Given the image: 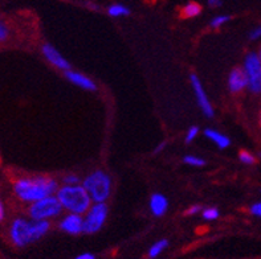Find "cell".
<instances>
[{
    "instance_id": "obj_13",
    "label": "cell",
    "mask_w": 261,
    "mask_h": 259,
    "mask_svg": "<svg viewBox=\"0 0 261 259\" xmlns=\"http://www.w3.org/2000/svg\"><path fill=\"white\" fill-rule=\"evenodd\" d=\"M150 212L152 216L155 217H162L167 213L169 210V200L167 197L162 193H154L150 197Z\"/></svg>"
},
{
    "instance_id": "obj_17",
    "label": "cell",
    "mask_w": 261,
    "mask_h": 259,
    "mask_svg": "<svg viewBox=\"0 0 261 259\" xmlns=\"http://www.w3.org/2000/svg\"><path fill=\"white\" fill-rule=\"evenodd\" d=\"M108 15L112 17H123V16H129L130 10L123 4H112V6L108 8Z\"/></svg>"
},
{
    "instance_id": "obj_25",
    "label": "cell",
    "mask_w": 261,
    "mask_h": 259,
    "mask_svg": "<svg viewBox=\"0 0 261 259\" xmlns=\"http://www.w3.org/2000/svg\"><path fill=\"white\" fill-rule=\"evenodd\" d=\"M249 212H251L252 216L261 218V200L256 201V203L252 204L251 207H249Z\"/></svg>"
},
{
    "instance_id": "obj_5",
    "label": "cell",
    "mask_w": 261,
    "mask_h": 259,
    "mask_svg": "<svg viewBox=\"0 0 261 259\" xmlns=\"http://www.w3.org/2000/svg\"><path fill=\"white\" fill-rule=\"evenodd\" d=\"M63 205L59 201L57 196L44 197L41 200L30 204L27 213L31 220H48L56 218L63 212Z\"/></svg>"
},
{
    "instance_id": "obj_21",
    "label": "cell",
    "mask_w": 261,
    "mask_h": 259,
    "mask_svg": "<svg viewBox=\"0 0 261 259\" xmlns=\"http://www.w3.org/2000/svg\"><path fill=\"white\" fill-rule=\"evenodd\" d=\"M239 160L242 161L243 164L247 165L256 164V156L249 151H247V150H242V151L239 152Z\"/></svg>"
},
{
    "instance_id": "obj_27",
    "label": "cell",
    "mask_w": 261,
    "mask_h": 259,
    "mask_svg": "<svg viewBox=\"0 0 261 259\" xmlns=\"http://www.w3.org/2000/svg\"><path fill=\"white\" fill-rule=\"evenodd\" d=\"M249 39H251L252 41H256V40L261 39V25L256 26L255 30L249 33Z\"/></svg>"
},
{
    "instance_id": "obj_14",
    "label": "cell",
    "mask_w": 261,
    "mask_h": 259,
    "mask_svg": "<svg viewBox=\"0 0 261 259\" xmlns=\"http://www.w3.org/2000/svg\"><path fill=\"white\" fill-rule=\"evenodd\" d=\"M203 134H204L205 138H208L210 140H211L214 145L218 146L220 150L228 148L229 146H231V139H229L227 135L219 132L218 130H214V128H205Z\"/></svg>"
},
{
    "instance_id": "obj_18",
    "label": "cell",
    "mask_w": 261,
    "mask_h": 259,
    "mask_svg": "<svg viewBox=\"0 0 261 259\" xmlns=\"http://www.w3.org/2000/svg\"><path fill=\"white\" fill-rule=\"evenodd\" d=\"M183 163L191 165V167H203L205 164V160L200 156H196V155H186L183 158Z\"/></svg>"
},
{
    "instance_id": "obj_2",
    "label": "cell",
    "mask_w": 261,
    "mask_h": 259,
    "mask_svg": "<svg viewBox=\"0 0 261 259\" xmlns=\"http://www.w3.org/2000/svg\"><path fill=\"white\" fill-rule=\"evenodd\" d=\"M50 230V221L27 220L16 217L8 226V238L13 246L25 247L31 243L41 240Z\"/></svg>"
},
{
    "instance_id": "obj_30",
    "label": "cell",
    "mask_w": 261,
    "mask_h": 259,
    "mask_svg": "<svg viewBox=\"0 0 261 259\" xmlns=\"http://www.w3.org/2000/svg\"><path fill=\"white\" fill-rule=\"evenodd\" d=\"M207 4L211 8H218V7L222 6V0H207Z\"/></svg>"
},
{
    "instance_id": "obj_7",
    "label": "cell",
    "mask_w": 261,
    "mask_h": 259,
    "mask_svg": "<svg viewBox=\"0 0 261 259\" xmlns=\"http://www.w3.org/2000/svg\"><path fill=\"white\" fill-rule=\"evenodd\" d=\"M243 69L248 81V92L253 95L261 94V60L257 52H249L244 59Z\"/></svg>"
},
{
    "instance_id": "obj_29",
    "label": "cell",
    "mask_w": 261,
    "mask_h": 259,
    "mask_svg": "<svg viewBox=\"0 0 261 259\" xmlns=\"http://www.w3.org/2000/svg\"><path fill=\"white\" fill-rule=\"evenodd\" d=\"M4 218H6V208H4V204L0 198V222H3Z\"/></svg>"
},
{
    "instance_id": "obj_32",
    "label": "cell",
    "mask_w": 261,
    "mask_h": 259,
    "mask_svg": "<svg viewBox=\"0 0 261 259\" xmlns=\"http://www.w3.org/2000/svg\"><path fill=\"white\" fill-rule=\"evenodd\" d=\"M258 125H260V128H261V110L260 112H258Z\"/></svg>"
},
{
    "instance_id": "obj_19",
    "label": "cell",
    "mask_w": 261,
    "mask_h": 259,
    "mask_svg": "<svg viewBox=\"0 0 261 259\" xmlns=\"http://www.w3.org/2000/svg\"><path fill=\"white\" fill-rule=\"evenodd\" d=\"M219 216H220V212H219L218 208L208 207V208H203L202 210V217L207 221H215L218 220Z\"/></svg>"
},
{
    "instance_id": "obj_20",
    "label": "cell",
    "mask_w": 261,
    "mask_h": 259,
    "mask_svg": "<svg viewBox=\"0 0 261 259\" xmlns=\"http://www.w3.org/2000/svg\"><path fill=\"white\" fill-rule=\"evenodd\" d=\"M229 20H231V16H228V15H219L210 21V26L212 30H218V28H222L224 24L228 23Z\"/></svg>"
},
{
    "instance_id": "obj_10",
    "label": "cell",
    "mask_w": 261,
    "mask_h": 259,
    "mask_svg": "<svg viewBox=\"0 0 261 259\" xmlns=\"http://www.w3.org/2000/svg\"><path fill=\"white\" fill-rule=\"evenodd\" d=\"M60 230L70 236H79L84 233V216L76 213H68L59 222Z\"/></svg>"
},
{
    "instance_id": "obj_31",
    "label": "cell",
    "mask_w": 261,
    "mask_h": 259,
    "mask_svg": "<svg viewBox=\"0 0 261 259\" xmlns=\"http://www.w3.org/2000/svg\"><path fill=\"white\" fill-rule=\"evenodd\" d=\"M166 146H167V143H166V141H161V143H159V145L154 148V154H159V152H162L163 150L166 148Z\"/></svg>"
},
{
    "instance_id": "obj_4",
    "label": "cell",
    "mask_w": 261,
    "mask_h": 259,
    "mask_svg": "<svg viewBox=\"0 0 261 259\" xmlns=\"http://www.w3.org/2000/svg\"><path fill=\"white\" fill-rule=\"evenodd\" d=\"M93 203H106L112 193V177L102 169H96L89 174L81 183Z\"/></svg>"
},
{
    "instance_id": "obj_8",
    "label": "cell",
    "mask_w": 261,
    "mask_h": 259,
    "mask_svg": "<svg viewBox=\"0 0 261 259\" xmlns=\"http://www.w3.org/2000/svg\"><path fill=\"white\" fill-rule=\"evenodd\" d=\"M190 81H191V86L192 90H194V94H195V98L198 101L199 107L202 108L203 114L205 117H208V118H212L214 115H215V111H214V106H212L211 101H210L208 95L205 93L204 88H203L202 82H200V79L196 74L192 73L191 77H190Z\"/></svg>"
},
{
    "instance_id": "obj_24",
    "label": "cell",
    "mask_w": 261,
    "mask_h": 259,
    "mask_svg": "<svg viewBox=\"0 0 261 259\" xmlns=\"http://www.w3.org/2000/svg\"><path fill=\"white\" fill-rule=\"evenodd\" d=\"M81 183H83L81 177L76 174H68L63 177V184H66V185H76Z\"/></svg>"
},
{
    "instance_id": "obj_34",
    "label": "cell",
    "mask_w": 261,
    "mask_h": 259,
    "mask_svg": "<svg viewBox=\"0 0 261 259\" xmlns=\"http://www.w3.org/2000/svg\"><path fill=\"white\" fill-rule=\"evenodd\" d=\"M258 158H260V159H261V152H260V154H258Z\"/></svg>"
},
{
    "instance_id": "obj_28",
    "label": "cell",
    "mask_w": 261,
    "mask_h": 259,
    "mask_svg": "<svg viewBox=\"0 0 261 259\" xmlns=\"http://www.w3.org/2000/svg\"><path fill=\"white\" fill-rule=\"evenodd\" d=\"M74 259H96V255L92 253H83L80 254V255H77Z\"/></svg>"
},
{
    "instance_id": "obj_1",
    "label": "cell",
    "mask_w": 261,
    "mask_h": 259,
    "mask_svg": "<svg viewBox=\"0 0 261 259\" xmlns=\"http://www.w3.org/2000/svg\"><path fill=\"white\" fill-rule=\"evenodd\" d=\"M59 189L56 179L50 176H21L17 177L12 184L13 194L21 203L32 204L44 197L52 196Z\"/></svg>"
},
{
    "instance_id": "obj_23",
    "label": "cell",
    "mask_w": 261,
    "mask_h": 259,
    "mask_svg": "<svg viewBox=\"0 0 261 259\" xmlns=\"http://www.w3.org/2000/svg\"><path fill=\"white\" fill-rule=\"evenodd\" d=\"M198 135H199V127H198V126H191V127L187 130V132H186L185 141L187 143V145H190V143H192V141L195 140Z\"/></svg>"
},
{
    "instance_id": "obj_26",
    "label": "cell",
    "mask_w": 261,
    "mask_h": 259,
    "mask_svg": "<svg viewBox=\"0 0 261 259\" xmlns=\"http://www.w3.org/2000/svg\"><path fill=\"white\" fill-rule=\"evenodd\" d=\"M202 210H203V208L200 207V205H191L189 209L186 210L185 214L186 216H195V214L202 213Z\"/></svg>"
},
{
    "instance_id": "obj_6",
    "label": "cell",
    "mask_w": 261,
    "mask_h": 259,
    "mask_svg": "<svg viewBox=\"0 0 261 259\" xmlns=\"http://www.w3.org/2000/svg\"><path fill=\"white\" fill-rule=\"evenodd\" d=\"M109 208L106 203H93L84 214V233L94 234L102 229L108 220Z\"/></svg>"
},
{
    "instance_id": "obj_16",
    "label": "cell",
    "mask_w": 261,
    "mask_h": 259,
    "mask_svg": "<svg viewBox=\"0 0 261 259\" xmlns=\"http://www.w3.org/2000/svg\"><path fill=\"white\" fill-rule=\"evenodd\" d=\"M169 247V241L167 240H159L156 241L155 243H152L151 246H150L149 249V253H147V256H149L150 259H155L158 258L161 254L165 251L166 249Z\"/></svg>"
},
{
    "instance_id": "obj_9",
    "label": "cell",
    "mask_w": 261,
    "mask_h": 259,
    "mask_svg": "<svg viewBox=\"0 0 261 259\" xmlns=\"http://www.w3.org/2000/svg\"><path fill=\"white\" fill-rule=\"evenodd\" d=\"M41 53H43L44 59L53 66V68H56L59 70H66L70 69V64L69 61L65 59V57L59 52V50L49 43H44L41 45Z\"/></svg>"
},
{
    "instance_id": "obj_15",
    "label": "cell",
    "mask_w": 261,
    "mask_h": 259,
    "mask_svg": "<svg viewBox=\"0 0 261 259\" xmlns=\"http://www.w3.org/2000/svg\"><path fill=\"white\" fill-rule=\"evenodd\" d=\"M202 13V6L196 2H189L182 8V16L185 19H192V17L199 16Z\"/></svg>"
},
{
    "instance_id": "obj_11",
    "label": "cell",
    "mask_w": 261,
    "mask_h": 259,
    "mask_svg": "<svg viewBox=\"0 0 261 259\" xmlns=\"http://www.w3.org/2000/svg\"><path fill=\"white\" fill-rule=\"evenodd\" d=\"M227 86H228L229 93L232 94H240L248 88V81H247V76H245L243 66H236L229 72Z\"/></svg>"
},
{
    "instance_id": "obj_33",
    "label": "cell",
    "mask_w": 261,
    "mask_h": 259,
    "mask_svg": "<svg viewBox=\"0 0 261 259\" xmlns=\"http://www.w3.org/2000/svg\"><path fill=\"white\" fill-rule=\"evenodd\" d=\"M257 54H258V57H260V60H261V46H260V48H258V50H257Z\"/></svg>"
},
{
    "instance_id": "obj_12",
    "label": "cell",
    "mask_w": 261,
    "mask_h": 259,
    "mask_svg": "<svg viewBox=\"0 0 261 259\" xmlns=\"http://www.w3.org/2000/svg\"><path fill=\"white\" fill-rule=\"evenodd\" d=\"M65 77L68 81H70V82L73 83V85L79 86V88H81L83 90H88V92H96L97 90L96 82H94L90 77L83 74V73L69 69L65 72Z\"/></svg>"
},
{
    "instance_id": "obj_3",
    "label": "cell",
    "mask_w": 261,
    "mask_h": 259,
    "mask_svg": "<svg viewBox=\"0 0 261 259\" xmlns=\"http://www.w3.org/2000/svg\"><path fill=\"white\" fill-rule=\"evenodd\" d=\"M56 196L63 205V209L66 210L68 213L84 216L93 204L88 190L84 188L83 184H76V185L63 184V187L57 189Z\"/></svg>"
},
{
    "instance_id": "obj_22",
    "label": "cell",
    "mask_w": 261,
    "mask_h": 259,
    "mask_svg": "<svg viewBox=\"0 0 261 259\" xmlns=\"http://www.w3.org/2000/svg\"><path fill=\"white\" fill-rule=\"evenodd\" d=\"M11 36V30L8 24L4 20L0 19V44H4L8 41Z\"/></svg>"
}]
</instances>
